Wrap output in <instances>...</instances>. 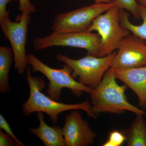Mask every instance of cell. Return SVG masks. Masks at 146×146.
Returning a JSON list of instances; mask_svg holds the SVG:
<instances>
[{
    "label": "cell",
    "instance_id": "cb8c5ba5",
    "mask_svg": "<svg viewBox=\"0 0 146 146\" xmlns=\"http://www.w3.org/2000/svg\"><path fill=\"white\" fill-rule=\"evenodd\" d=\"M116 1V0H112V1L113 2H115Z\"/></svg>",
    "mask_w": 146,
    "mask_h": 146
},
{
    "label": "cell",
    "instance_id": "6da1fadb",
    "mask_svg": "<svg viewBox=\"0 0 146 146\" xmlns=\"http://www.w3.org/2000/svg\"><path fill=\"white\" fill-rule=\"evenodd\" d=\"M26 72L30 94L29 98L22 106L24 116H29L33 112L45 113L49 116L52 123L56 124L60 113L68 110H80L85 111L89 117L94 119L97 118L92 112L91 103L88 100L80 103L72 104L55 101L42 93L46 86L42 78L32 76L31 67L27 68Z\"/></svg>",
    "mask_w": 146,
    "mask_h": 146
},
{
    "label": "cell",
    "instance_id": "7402d4cb",
    "mask_svg": "<svg viewBox=\"0 0 146 146\" xmlns=\"http://www.w3.org/2000/svg\"><path fill=\"white\" fill-rule=\"evenodd\" d=\"M95 2V3H108L112 2V0H94Z\"/></svg>",
    "mask_w": 146,
    "mask_h": 146
},
{
    "label": "cell",
    "instance_id": "7c38bea8",
    "mask_svg": "<svg viewBox=\"0 0 146 146\" xmlns=\"http://www.w3.org/2000/svg\"><path fill=\"white\" fill-rule=\"evenodd\" d=\"M37 117L39 127L30 128L29 132L37 136L46 146H66L62 128L59 126L48 125L45 122L43 112H37Z\"/></svg>",
    "mask_w": 146,
    "mask_h": 146
},
{
    "label": "cell",
    "instance_id": "8992f818",
    "mask_svg": "<svg viewBox=\"0 0 146 146\" xmlns=\"http://www.w3.org/2000/svg\"><path fill=\"white\" fill-rule=\"evenodd\" d=\"M115 5L113 2L95 3L67 13H58L54 20L52 31L57 33L87 31L95 18Z\"/></svg>",
    "mask_w": 146,
    "mask_h": 146
},
{
    "label": "cell",
    "instance_id": "603a6c76",
    "mask_svg": "<svg viewBox=\"0 0 146 146\" xmlns=\"http://www.w3.org/2000/svg\"><path fill=\"white\" fill-rule=\"evenodd\" d=\"M136 1L141 4L146 6V0H136Z\"/></svg>",
    "mask_w": 146,
    "mask_h": 146
},
{
    "label": "cell",
    "instance_id": "7a4b0ae2",
    "mask_svg": "<svg viewBox=\"0 0 146 146\" xmlns=\"http://www.w3.org/2000/svg\"><path fill=\"white\" fill-rule=\"evenodd\" d=\"M111 68L105 73L101 82L90 93L92 110L97 117L100 114L109 112L120 115L126 110L136 115H143V110L131 104L127 101L125 91L128 86L126 84L119 85Z\"/></svg>",
    "mask_w": 146,
    "mask_h": 146
},
{
    "label": "cell",
    "instance_id": "ac0fdd59",
    "mask_svg": "<svg viewBox=\"0 0 146 146\" xmlns=\"http://www.w3.org/2000/svg\"><path fill=\"white\" fill-rule=\"evenodd\" d=\"M0 146H21V145L10 135L0 130Z\"/></svg>",
    "mask_w": 146,
    "mask_h": 146
},
{
    "label": "cell",
    "instance_id": "9c48e42d",
    "mask_svg": "<svg viewBox=\"0 0 146 146\" xmlns=\"http://www.w3.org/2000/svg\"><path fill=\"white\" fill-rule=\"evenodd\" d=\"M132 34L125 37L120 43L110 68L128 70L146 66V44Z\"/></svg>",
    "mask_w": 146,
    "mask_h": 146
},
{
    "label": "cell",
    "instance_id": "d4e9b609",
    "mask_svg": "<svg viewBox=\"0 0 146 146\" xmlns=\"http://www.w3.org/2000/svg\"><path fill=\"white\" fill-rule=\"evenodd\" d=\"M145 115H146V112H145Z\"/></svg>",
    "mask_w": 146,
    "mask_h": 146
},
{
    "label": "cell",
    "instance_id": "9a60e30c",
    "mask_svg": "<svg viewBox=\"0 0 146 146\" xmlns=\"http://www.w3.org/2000/svg\"><path fill=\"white\" fill-rule=\"evenodd\" d=\"M138 13L143 20V23L140 25H135L129 20V13L120 9L119 18L120 23L123 28L127 30L131 34L146 41V6L141 4H138Z\"/></svg>",
    "mask_w": 146,
    "mask_h": 146
},
{
    "label": "cell",
    "instance_id": "ba28073f",
    "mask_svg": "<svg viewBox=\"0 0 146 146\" xmlns=\"http://www.w3.org/2000/svg\"><path fill=\"white\" fill-rule=\"evenodd\" d=\"M7 15L0 21L2 31L9 40L12 47L14 60V68L19 74H23L27 66V55L26 44L28 25L31 22L30 14L22 13L19 22H12Z\"/></svg>",
    "mask_w": 146,
    "mask_h": 146
},
{
    "label": "cell",
    "instance_id": "44dd1931",
    "mask_svg": "<svg viewBox=\"0 0 146 146\" xmlns=\"http://www.w3.org/2000/svg\"><path fill=\"white\" fill-rule=\"evenodd\" d=\"M14 1L15 0H0V21L9 14L10 11L6 9L7 5L10 2Z\"/></svg>",
    "mask_w": 146,
    "mask_h": 146
},
{
    "label": "cell",
    "instance_id": "4fadbf2b",
    "mask_svg": "<svg viewBox=\"0 0 146 146\" xmlns=\"http://www.w3.org/2000/svg\"><path fill=\"white\" fill-rule=\"evenodd\" d=\"M143 116L137 115L130 126L123 131L128 146H146V122Z\"/></svg>",
    "mask_w": 146,
    "mask_h": 146
},
{
    "label": "cell",
    "instance_id": "30bf717a",
    "mask_svg": "<svg viewBox=\"0 0 146 146\" xmlns=\"http://www.w3.org/2000/svg\"><path fill=\"white\" fill-rule=\"evenodd\" d=\"M79 110H74L65 116L62 130L66 146H89L95 142L96 133Z\"/></svg>",
    "mask_w": 146,
    "mask_h": 146
},
{
    "label": "cell",
    "instance_id": "ffe728a7",
    "mask_svg": "<svg viewBox=\"0 0 146 146\" xmlns=\"http://www.w3.org/2000/svg\"><path fill=\"white\" fill-rule=\"evenodd\" d=\"M0 129H3L6 133H8L10 136L13 137L21 145V146H25L23 142L18 140V138L14 135L11 128L10 125L9 124L5 118L1 114L0 115Z\"/></svg>",
    "mask_w": 146,
    "mask_h": 146
},
{
    "label": "cell",
    "instance_id": "52a82bcc",
    "mask_svg": "<svg viewBox=\"0 0 146 146\" xmlns=\"http://www.w3.org/2000/svg\"><path fill=\"white\" fill-rule=\"evenodd\" d=\"M102 40L98 34L88 31L78 32L57 33L53 32L44 37H36L33 41L36 50L52 46H70L87 50L89 54L97 56L101 47Z\"/></svg>",
    "mask_w": 146,
    "mask_h": 146
},
{
    "label": "cell",
    "instance_id": "3957f363",
    "mask_svg": "<svg viewBox=\"0 0 146 146\" xmlns=\"http://www.w3.org/2000/svg\"><path fill=\"white\" fill-rule=\"evenodd\" d=\"M27 62L34 72H39L49 80L48 88L46 91L48 96L58 101L62 96L63 88H68L77 97H80L83 92L90 94L93 89L82 85L77 81L72 76V68L66 64H63L61 69H55L46 65L33 54L27 55Z\"/></svg>",
    "mask_w": 146,
    "mask_h": 146
},
{
    "label": "cell",
    "instance_id": "8fae6325",
    "mask_svg": "<svg viewBox=\"0 0 146 146\" xmlns=\"http://www.w3.org/2000/svg\"><path fill=\"white\" fill-rule=\"evenodd\" d=\"M110 68L116 78L123 82L136 94L139 106L146 109V66L128 70Z\"/></svg>",
    "mask_w": 146,
    "mask_h": 146
},
{
    "label": "cell",
    "instance_id": "2e32d148",
    "mask_svg": "<svg viewBox=\"0 0 146 146\" xmlns=\"http://www.w3.org/2000/svg\"><path fill=\"white\" fill-rule=\"evenodd\" d=\"M116 5L120 9H126L129 11L134 17L138 20L140 16L138 13V3L136 0H116Z\"/></svg>",
    "mask_w": 146,
    "mask_h": 146
},
{
    "label": "cell",
    "instance_id": "d6986e66",
    "mask_svg": "<svg viewBox=\"0 0 146 146\" xmlns=\"http://www.w3.org/2000/svg\"><path fill=\"white\" fill-rule=\"evenodd\" d=\"M19 10L22 13L30 14L36 11V8L30 0H19Z\"/></svg>",
    "mask_w": 146,
    "mask_h": 146
},
{
    "label": "cell",
    "instance_id": "5bb4252c",
    "mask_svg": "<svg viewBox=\"0 0 146 146\" xmlns=\"http://www.w3.org/2000/svg\"><path fill=\"white\" fill-rule=\"evenodd\" d=\"M13 55L12 50L8 47H0V91L3 94L9 93L11 89L9 73Z\"/></svg>",
    "mask_w": 146,
    "mask_h": 146
},
{
    "label": "cell",
    "instance_id": "277c9868",
    "mask_svg": "<svg viewBox=\"0 0 146 146\" xmlns=\"http://www.w3.org/2000/svg\"><path fill=\"white\" fill-rule=\"evenodd\" d=\"M117 52L104 57L87 54L80 59H73L66 55L58 54L56 60L72 68V77L82 85L94 89L99 85L106 71L111 67Z\"/></svg>",
    "mask_w": 146,
    "mask_h": 146
},
{
    "label": "cell",
    "instance_id": "e0dca14e",
    "mask_svg": "<svg viewBox=\"0 0 146 146\" xmlns=\"http://www.w3.org/2000/svg\"><path fill=\"white\" fill-rule=\"evenodd\" d=\"M125 141V137L122 132L114 129L109 132L108 140L102 146H120Z\"/></svg>",
    "mask_w": 146,
    "mask_h": 146
},
{
    "label": "cell",
    "instance_id": "5b68a950",
    "mask_svg": "<svg viewBox=\"0 0 146 146\" xmlns=\"http://www.w3.org/2000/svg\"><path fill=\"white\" fill-rule=\"evenodd\" d=\"M119 10L117 6L112 7L95 18L87 30L97 31L101 38V47L97 57L111 54L118 49L122 40L130 33L121 26Z\"/></svg>",
    "mask_w": 146,
    "mask_h": 146
}]
</instances>
